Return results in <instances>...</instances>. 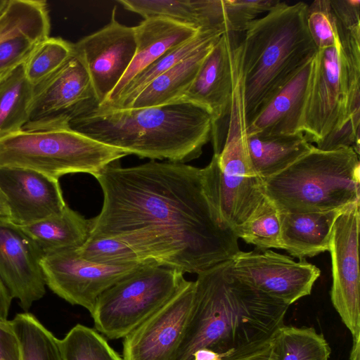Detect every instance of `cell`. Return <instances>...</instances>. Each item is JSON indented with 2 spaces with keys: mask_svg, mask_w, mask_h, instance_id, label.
<instances>
[{
  "mask_svg": "<svg viewBox=\"0 0 360 360\" xmlns=\"http://www.w3.org/2000/svg\"><path fill=\"white\" fill-rule=\"evenodd\" d=\"M186 282L176 269L153 262L141 264L98 296L90 313L96 329L111 340L124 338Z\"/></svg>",
  "mask_w": 360,
  "mask_h": 360,
  "instance_id": "obj_9",
  "label": "cell"
},
{
  "mask_svg": "<svg viewBox=\"0 0 360 360\" xmlns=\"http://www.w3.org/2000/svg\"><path fill=\"white\" fill-rule=\"evenodd\" d=\"M78 248L44 255L41 265L46 285L73 305L92 311L98 296L141 264L109 266L84 259Z\"/></svg>",
  "mask_w": 360,
  "mask_h": 360,
  "instance_id": "obj_13",
  "label": "cell"
},
{
  "mask_svg": "<svg viewBox=\"0 0 360 360\" xmlns=\"http://www.w3.org/2000/svg\"><path fill=\"white\" fill-rule=\"evenodd\" d=\"M223 34L224 33L216 30L200 31L193 38L171 49L160 58L140 72L127 85L117 100L110 106L102 109L128 108L144 88L156 77L205 44L217 41Z\"/></svg>",
  "mask_w": 360,
  "mask_h": 360,
  "instance_id": "obj_26",
  "label": "cell"
},
{
  "mask_svg": "<svg viewBox=\"0 0 360 360\" xmlns=\"http://www.w3.org/2000/svg\"><path fill=\"white\" fill-rule=\"evenodd\" d=\"M23 63L0 85V137L22 129L28 121L34 86L26 77Z\"/></svg>",
  "mask_w": 360,
  "mask_h": 360,
  "instance_id": "obj_28",
  "label": "cell"
},
{
  "mask_svg": "<svg viewBox=\"0 0 360 360\" xmlns=\"http://www.w3.org/2000/svg\"><path fill=\"white\" fill-rule=\"evenodd\" d=\"M136 48L126 72L98 107L110 106L127 85L143 70L173 49L195 36L200 31L179 22L160 18L143 19L134 27Z\"/></svg>",
  "mask_w": 360,
  "mask_h": 360,
  "instance_id": "obj_20",
  "label": "cell"
},
{
  "mask_svg": "<svg viewBox=\"0 0 360 360\" xmlns=\"http://www.w3.org/2000/svg\"><path fill=\"white\" fill-rule=\"evenodd\" d=\"M307 26L317 50L333 46L339 40L330 0H316L308 5Z\"/></svg>",
  "mask_w": 360,
  "mask_h": 360,
  "instance_id": "obj_35",
  "label": "cell"
},
{
  "mask_svg": "<svg viewBox=\"0 0 360 360\" xmlns=\"http://www.w3.org/2000/svg\"><path fill=\"white\" fill-rule=\"evenodd\" d=\"M316 54L252 118L246 126V135L301 132L302 117L314 69Z\"/></svg>",
  "mask_w": 360,
  "mask_h": 360,
  "instance_id": "obj_19",
  "label": "cell"
},
{
  "mask_svg": "<svg viewBox=\"0 0 360 360\" xmlns=\"http://www.w3.org/2000/svg\"><path fill=\"white\" fill-rule=\"evenodd\" d=\"M359 202L346 207L334 221L329 243L332 263V304L349 330L353 342H360Z\"/></svg>",
  "mask_w": 360,
  "mask_h": 360,
  "instance_id": "obj_11",
  "label": "cell"
},
{
  "mask_svg": "<svg viewBox=\"0 0 360 360\" xmlns=\"http://www.w3.org/2000/svg\"><path fill=\"white\" fill-rule=\"evenodd\" d=\"M63 360H123L98 332L82 324L60 340Z\"/></svg>",
  "mask_w": 360,
  "mask_h": 360,
  "instance_id": "obj_31",
  "label": "cell"
},
{
  "mask_svg": "<svg viewBox=\"0 0 360 360\" xmlns=\"http://www.w3.org/2000/svg\"><path fill=\"white\" fill-rule=\"evenodd\" d=\"M217 41L205 44L156 77L128 108L158 106L178 101L193 82L203 60Z\"/></svg>",
  "mask_w": 360,
  "mask_h": 360,
  "instance_id": "obj_24",
  "label": "cell"
},
{
  "mask_svg": "<svg viewBox=\"0 0 360 360\" xmlns=\"http://www.w3.org/2000/svg\"><path fill=\"white\" fill-rule=\"evenodd\" d=\"M226 137L219 154L205 167L212 200L223 221L231 229L247 221L266 198L264 180L250 164L246 148L240 92H233Z\"/></svg>",
  "mask_w": 360,
  "mask_h": 360,
  "instance_id": "obj_8",
  "label": "cell"
},
{
  "mask_svg": "<svg viewBox=\"0 0 360 360\" xmlns=\"http://www.w3.org/2000/svg\"><path fill=\"white\" fill-rule=\"evenodd\" d=\"M307 7L280 1L244 32L236 65L246 126L317 53L307 26Z\"/></svg>",
  "mask_w": 360,
  "mask_h": 360,
  "instance_id": "obj_4",
  "label": "cell"
},
{
  "mask_svg": "<svg viewBox=\"0 0 360 360\" xmlns=\"http://www.w3.org/2000/svg\"><path fill=\"white\" fill-rule=\"evenodd\" d=\"M11 321L19 342L21 360H63L60 340L32 314H17Z\"/></svg>",
  "mask_w": 360,
  "mask_h": 360,
  "instance_id": "obj_30",
  "label": "cell"
},
{
  "mask_svg": "<svg viewBox=\"0 0 360 360\" xmlns=\"http://www.w3.org/2000/svg\"><path fill=\"white\" fill-rule=\"evenodd\" d=\"M238 278L288 305L311 294L320 269L306 259L292 258L271 250L239 251L231 259Z\"/></svg>",
  "mask_w": 360,
  "mask_h": 360,
  "instance_id": "obj_12",
  "label": "cell"
},
{
  "mask_svg": "<svg viewBox=\"0 0 360 360\" xmlns=\"http://www.w3.org/2000/svg\"><path fill=\"white\" fill-rule=\"evenodd\" d=\"M0 221H11V214L7 199L0 188Z\"/></svg>",
  "mask_w": 360,
  "mask_h": 360,
  "instance_id": "obj_41",
  "label": "cell"
},
{
  "mask_svg": "<svg viewBox=\"0 0 360 360\" xmlns=\"http://www.w3.org/2000/svg\"><path fill=\"white\" fill-rule=\"evenodd\" d=\"M13 298L0 279V321H6Z\"/></svg>",
  "mask_w": 360,
  "mask_h": 360,
  "instance_id": "obj_40",
  "label": "cell"
},
{
  "mask_svg": "<svg viewBox=\"0 0 360 360\" xmlns=\"http://www.w3.org/2000/svg\"><path fill=\"white\" fill-rule=\"evenodd\" d=\"M336 21L342 27L351 29L360 27V1H330Z\"/></svg>",
  "mask_w": 360,
  "mask_h": 360,
  "instance_id": "obj_37",
  "label": "cell"
},
{
  "mask_svg": "<svg viewBox=\"0 0 360 360\" xmlns=\"http://www.w3.org/2000/svg\"><path fill=\"white\" fill-rule=\"evenodd\" d=\"M339 40L318 50L300 131L316 145L330 134L360 128V28H338Z\"/></svg>",
  "mask_w": 360,
  "mask_h": 360,
  "instance_id": "obj_5",
  "label": "cell"
},
{
  "mask_svg": "<svg viewBox=\"0 0 360 360\" xmlns=\"http://www.w3.org/2000/svg\"><path fill=\"white\" fill-rule=\"evenodd\" d=\"M195 281L186 282L162 307L127 334L123 360H172L192 307Z\"/></svg>",
  "mask_w": 360,
  "mask_h": 360,
  "instance_id": "obj_16",
  "label": "cell"
},
{
  "mask_svg": "<svg viewBox=\"0 0 360 360\" xmlns=\"http://www.w3.org/2000/svg\"><path fill=\"white\" fill-rule=\"evenodd\" d=\"M72 51V43L49 37L38 44L23 63L26 77L33 86L37 85L55 72Z\"/></svg>",
  "mask_w": 360,
  "mask_h": 360,
  "instance_id": "obj_33",
  "label": "cell"
},
{
  "mask_svg": "<svg viewBox=\"0 0 360 360\" xmlns=\"http://www.w3.org/2000/svg\"><path fill=\"white\" fill-rule=\"evenodd\" d=\"M94 177L103 201L89 219V236L117 239L142 261L184 274H198L240 251L212 200L205 167L153 160L122 167L117 160Z\"/></svg>",
  "mask_w": 360,
  "mask_h": 360,
  "instance_id": "obj_1",
  "label": "cell"
},
{
  "mask_svg": "<svg viewBox=\"0 0 360 360\" xmlns=\"http://www.w3.org/2000/svg\"><path fill=\"white\" fill-rule=\"evenodd\" d=\"M115 11V6L105 26L73 44L74 51L89 72L99 105L126 72L136 48L134 27L120 23Z\"/></svg>",
  "mask_w": 360,
  "mask_h": 360,
  "instance_id": "obj_14",
  "label": "cell"
},
{
  "mask_svg": "<svg viewBox=\"0 0 360 360\" xmlns=\"http://www.w3.org/2000/svg\"><path fill=\"white\" fill-rule=\"evenodd\" d=\"M359 155L349 147L313 146L280 173L264 180L266 198L279 212L344 210L360 201Z\"/></svg>",
  "mask_w": 360,
  "mask_h": 360,
  "instance_id": "obj_6",
  "label": "cell"
},
{
  "mask_svg": "<svg viewBox=\"0 0 360 360\" xmlns=\"http://www.w3.org/2000/svg\"><path fill=\"white\" fill-rule=\"evenodd\" d=\"M236 33H224L203 60L188 89L176 102L195 104L205 110L212 121L214 154L222 149L219 123L230 110L233 91L235 56L240 40Z\"/></svg>",
  "mask_w": 360,
  "mask_h": 360,
  "instance_id": "obj_15",
  "label": "cell"
},
{
  "mask_svg": "<svg viewBox=\"0 0 360 360\" xmlns=\"http://www.w3.org/2000/svg\"><path fill=\"white\" fill-rule=\"evenodd\" d=\"M0 360H21L20 346L11 321H0Z\"/></svg>",
  "mask_w": 360,
  "mask_h": 360,
  "instance_id": "obj_38",
  "label": "cell"
},
{
  "mask_svg": "<svg viewBox=\"0 0 360 360\" xmlns=\"http://www.w3.org/2000/svg\"><path fill=\"white\" fill-rule=\"evenodd\" d=\"M213 26H214V0H213ZM215 30V29H214Z\"/></svg>",
  "mask_w": 360,
  "mask_h": 360,
  "instance_id": "obj_45",
  "label": "cell"
},
{
  "mask_svg": "<svg viewBox=\"0 0 360 360\" xmlns=\"http://www.w3.org/2000/svg\"><path fill=\"white\" fill-rule=\"evenodd\" d=\"M276 360H328L331 349L314 328L281 326L272 340Z\"/></svg>",
  "mask_w": 360,
  "mask_h": 360,
  "instance_id": "obj_29",
  "label": "cell"
},
{
  "mask_svg": "<svg viewBox=\"0 0 360 360\" xmlns=\"http://www.w3.org/2000/svg\"><path fill=\"white\" fill-rule=\"evenodd\" d=\"M43 256L20 226L0 221V279L25 312L46 293Z\"/></svg>",
  "mask_w": 360,
  "mask_h": 360,
  "instance_id": "obj_17",
  "label": "cell"
},
{
  "mask_svg": "<svg viewBox=\"0 0 360 360\" xmlns=\"http://www.w3.org/2000/svg\"><path fill=\"white\" fill-rule=\"evenodd\" d=\"M344 210L279 212L283 249L299 260L328 251L334 221Z\"/></svg>",
  "mask_w": 360,
  "mask_h": 360,
  "instance_id": "obj_21",
  "label": "cell"
},
{
  "mask_svg": "<svg viewBox=\"0 0 360 360\" xmlns=\"http://www.w3.org/2000/svg\"><path fill=\"white\" fill-rule=\"evenodd\" d=\"M85 65L74 51L51 75L34 86L24 129L68 127L70 120L98 106Z\"/></svg>",
  "mask_w": 360,
  "mask_h": 360,
  "instance_id": "obj_10",
  "label": "cell"
},
{
  "mask_svg": "<svg viewBox=\"0 0 360 360\" xmlns=\"http://www.w3.org/2000/svg\"><path fill=\"white\" fill-rule=\"evenodd\" d=\"M51 22L46 1L8 0L0 13V43L25 35L43 41L48 38Z\"/></svg>",
  "mask_w": 360,
  "mask_h": 360,
  "instance_id": "obj_27",
  "label": "cell"
},
{
  "mask_svg": "<svg viewBox=\"0 0 360 360\" xmlns=\"http://www.w3.org/2000/svg\"><path fill=\"white\" fill-rule=\"evenodd\" d=\"M77 250L84 259L100 264L124 266L147 262L127 244L112 238L89 236Z\"/></svg>",
  "mask_w": 360,
  "mask_h": 360,
  "instance_id": "obj_34",
  "label": "cell"
},
{
  "mask_svg": "<svg viewBox=\"0 0 360 360\" xmlns=\"http://www.w3.org/2000/svg\"><path fill=\"white\" fill-rule=\"evenodd\" d=\"M349 360H360V342H353Z\"/></svg>",
  "mask_w": 360,
  "mask_h": 360,
  "instance_id": "obj_42",
  "label": "cell"
},
{
  "mask_svg": "<svg viewBox=\"0 0 360 360\" xmlns=\"http://www.w3.org/2000/svg\"><path fill=\"white\" fill-rule=\"evenodd\" d=\"M8 2V0H0V13L4 9Z\"/></svg>",
  "mask_w": 360,
  "mask_h": 360,
  "instance_id": "obj_44",
  "label": "cell"
},
{
  "mask_svg": "<svg viewBox=\"0 0 360 360\" xmlns=\"http://www.w3.org/2000/svg\"><path fill=\"white\" fill-rule=\"evenodd\" d=\"M0 188L7 199L11 221L18 226L58 214L67 205L59 180L34 170L0 167Z\"/></svg>",
  "mask_w": 360,
  "mask_h": 360,
  "instance_id": "obj_18",
  "label": "cell"
},
{
  "mask_svg": "<svg viewBox=\"0 0 360 360\" xmlns=\"http://www.w3.org/2000/svg\"><path fill=\"white\" fill-rule=\"evenodd\" d=\"M289 305L233 274L231 260L198 274L191 311L172 360H191L209 349L222 360L250 353L271 341Z\"/></svg>",
  "mask_w": 360,
  "mask_h": 360,
  "instance_id": "obj_2",
  "label": "cell"
},
{
  "mask_svg": "<svg viewBox=\"0 0 360 360\" xmlns=\"http://www.w3.org/2000/svg\"><path fill=\"white\" fill-rule=\"evenodd\" d=\"M238 238L257 249H283L279 212L267 198L243 224L234 229Z\"/></svg>",
  "mask_w": 360,
  "mask_h": 360,
  "instance_id": "obj_32",
  "label": "cell"
},
{
  "mask_svg": "<svg viewBox=\"0 0 360 360\" xmlns=\"http://www.w3.org/2000/svg\"><path fill=\"white\" fill-rule=\"evenodd\" d=\"M129 155L69 126L21 129L0 137V167L25 168L59 179L75 173L98 174L109 164Z\"/></svg>",
  "mask_w": 360,
  "mask_h": 360,
  "instance_id": "obj_7",
  "label": "cell"
},
{
  "mask_svg": "<svg viewBox=\"0 0 360 360\" xmlns=\"http://www.w3.org/2000/svg\"><path fill=\"white\" fill-rule=\"evenodd\" d=\"M126 10L143 19L160 18L199 31L212 27V0H118Z\"/></svg>",
  "mask_w": 360,
  "mask_h": 360,
  "instance_id": "obj_25",
  "label": "cell"
},
{
  "mask_svg": "<svg viewBox=\"0 0 360 360\" xmlns=\"http://www.w3.org/2000/svg\"><path fill=\"white\" fill-rule=\"evenodd\" d=\"M41 41L20 35L0 43V72L26 61Z\"/></svg>",
  "mask_w": 360,
  "mask_h": 360,
  "instance_id": "obj_36",
  "label": "cell"
},
{
  "mask_svg": "<svg viewBox=\"0 0 360 360\" xmlns=\"http://www.w3.org/2000/svg\"><path fill=\"white\" fill-rule=\"evenodd\" d=\"M68 125L129 155L181 163L199 158L212 133L210 114L186 102L119 109L97 106L72 118Z\"/></svg>",
  "mask_w": 360,
  "mask_h": 360,
  "instance_id": "obj_3",
  "label": "cell"
},
{
  "mask_svg": "<svg viewBox=\"0 0 360 360\" xmlns=\"http://www.w3.org/2000/svg\"><path fill=\"white\" fill-rule=\"evenodd\" d=\"M15 67H14V68H15ZM14 68H10V69H8V70H3V71L0 72V85L1 84V83L4 82V80L6 78V77L8 75V74L11 72V70Z\"/></svg>",
  "mask_w": 360,
  "mask_h": 360,
  "instance_id": "obj_43",
  "label": "cell"
},
{
  "mask_svg": "<svg viewBox=\"0 0 360 360\" xmlns=\"http://www.w3.org/2000/svg\"><path fill=\"white\" fill-rule=\"evenodd\" d=\"M227 360H276V356L274 352L272 342L271 341L261 348L250 353Z\"/></svg>",
  "mask_w": 360,
  "mask_h": 360,
  "instance_id": "obj_39",
  "label": "cell"
},
{
  "mask_svg": "<svg viewBox=\"0 0 360 360\" xmlns=\"http://www.w3.org/2000/svg\"><path fill=\"white\" fill-rule=\"evenodd\" d=\"M245 142L252 167L263 180L280 173L314 146L302 132L246 135Z\"/></svg>",
  "mask_w": 360,
  "mask_h": 360,
  "instance_id": "obj_22",
  "label": "cell"
},
{
  "mask_svg": "<svg viewBox=\"0 0 360 360\" xmlns=\"http://www.w3.org/2000/svg\"><path fill=\"white\" fill-rule=\"evenodd\" d=\"M44 255L79 248L90 235V221L68 205L56 215L20 226Z\"/></svg>",
  "mask_w": 360,
  "mask_h": 360,
  "instance_id": "obj_23",
  "label": "cell"
}]
</instances>
